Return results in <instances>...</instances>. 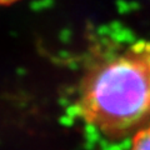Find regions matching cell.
Returning <instances> with one entry per match:
<instances>
[{
  "label": "cell",
  "mask_w": 150,
  "mask_h": 150,
  "mask_svg": "<svg viewBox=\"0 0 150 150\" xmlns=\"http://www.w3.org/2000/svg\"><path fill=\"white\" fill-rule=\"evenodd\" d=\"M79 109L106 135H124L150 120V41H138L91 70Z\"/></svg>",
  "instance_id": "6da1fadb"
},
{
  "label": "cell",
  "mask_w": 150,
  "mask_h": 150,
  "mask_svg": "<svg viewBox=\"0 0 150 150\" xmlns=\"http://www.w3.org/2000/svg\"><path fill=\"white\" fill-rule=\"evenodd\" d=\"M131 150H150V124L137 134Z\"/></svg>",
  "instance_id": "7a4b0ae2"
},
{
  "label": "cell",
  "mask_w": 150,
  "mask_h": 150,
  "mask_svg": "<svg viewBox=\"0 0 150 150\" xmlns=\"http://www.w3.org/2000/svg\"><path fill=\"white\" fill-rule=\"evenodd\" d=\"M4 3H9V1H13V0H3Z\"/></svg>",
  "instance_id": "3957f363"
}]
</instances>
